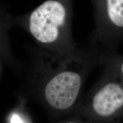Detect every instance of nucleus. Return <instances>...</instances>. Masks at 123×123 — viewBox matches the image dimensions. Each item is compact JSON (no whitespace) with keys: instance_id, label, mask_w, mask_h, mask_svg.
I'll use <instances>...</instances> for the list:
<instances>
[{"instance_id":"nucleus-1","label":"nucleus","mask_w":123,"mask_h":123,"mask_svg":"<svg viewBox=\"0 0 123 123\" xmlns=\"http://www.w3.org/2000/svg\"><path fill=\"white\" fill-rule=\"evenodd\" d=\"M69 4L61 0H47L34 9L29 18L31 35L45 44L57 42L62 37H71Z\"/></svg>"},{"instance_id":"nucleus-2","label":"nucleus","mask_w":123,"mask_h":123,"mask_svg":"<svg viewBox=\"0 0 123 123\" xmlns=\"http://www.w3.org/2000/svg\"><path fill=\"white\" fill-rule=\"evenodd\" d=\"M94 8L95 36L107 48L123 43V0H92Z\"/></svg>"},{"instance_id":"nucleus-3","label":"nucleus","mask_w":123,"mask_h":123,"mask_svg":"<svg viewBox=\"0 0 123 123\" xmlns=\"http://www.w3.org/2000/svg\"><path fill=\"white\" fill-rule=\"evenodd\" d=\"M105 81L93 95L91 108L107 123H119L123 119V83L107 67Z\"/></svg>"},{"instance_id":"nucleus-4","label":"nucleus","mask_w":123,"mask_h":123,"mask_svg":"<svg viewBox=\"0 0 123 123\" xmlns=\"http://www.w3.org/2000/svg\"><path fill=\"white\" fill-rule=\"evenodd\" d=\"M82 84L80 74L66 71L56 75L46 85L44 95L47 102L58 110L70 108L77 99Z\"/></svg>"},{"instance_id":"nucleus-5","label":"nucleus","mask_w":123,"mask_h":123,"mask_svg":"<svg viewBox=\"0 0 123 123\" xmlns=\"http://www.w3.org/2000/svg\"><path fill=\"white\" fill-rule=\"evenodd\" d=\"M107 67L110 68L123 83V56L114 54L107 55L105 58Z\"/></svg>"},{"instance_id":"nucleus-6","label":"nucleus","mask_w":123,"mask_h":123,"mask_svg":"<svg viewBox=\"0 0 123 123\" xmlns=\"http://www.w3.org/2000/svg\"><path fill=\"white\" fill-rule=\"evenodd\" d=\"M12 123H24L17 115H13L12 117Z\"/></svg>"},{"instance_id":"nucleus-7","label":"nucleus","mask_w":123,"mask_h":123,"mask_svg":"<svg viewBox=\"0 0 123 123\" xmlns=\"http://www.w3.org/2000/svg\"><path fill=\"white\" fill-rule=\"evenodd\" d=\"M76 123V122H70V123Z\"/></svg>"}]
</instances>
